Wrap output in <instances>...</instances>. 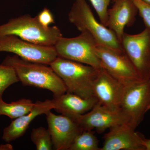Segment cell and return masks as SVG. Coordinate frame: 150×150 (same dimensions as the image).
Returning a JSON list of instances; mask_svg holds the SVG:
<instances>
[{"label":"cell","mask_w":150,"mask_h":150,"mask_svg":"<svg viewBox=\"0 0 150 150\" xmlns=\"http://www.w3.org/2000/svg\"><path fill=\"white\" fill-rule=\"evenodd\" d=\"M19 81L14 69L11 66L0 65V99L8 87Z\"/></svg>","instance_id":"obj_20"},{"label":"cell","mask_w":150,"mask_h":150,"mask_svg":"<svg viewBox=\"0 0 150 150\" xmlns=\"http://www.w3.org/2000/svg\"><path fill=\"white\" fill-rule=\"evenodd\" d=\"M0 52L13 53L25 61L49 66L58 57L54 47L36 45L12 35L0 37Z\"/></svg>","instance_id":"obj_9"},{"label":"cell","mask_w":150,"mask_h":150,"mask_svg":"<svg viewBox=\"0 0 150 150\" xmlns=\"http://www.w3.org/2000/svg\"><path fill=\"white\" fill-rule=\"evenodd\" d=\"M13 150V147L12 145L7 143L6 144L0 145V150Z\"/></svg>","instance_id":"obj_24"},{"label":"cell","mask_w":150,"mask_h":150,"mask_svg":"<svg viewBox=\"0 0 150 150\" xmlns=\"http://www.w3.org/2000/svg\"><path fill=\"white\" fill-rule=\"evenodd\" d=\"M46 115L53 149L69 150L76 137L83 130L73 119L66 115H56L51 110Z\"/></svg>","instance_id":"obj_11"},{"label":"cell","mask_w":150,"mask_h":150,"mask_svg":"<svg viewBox=\"0 0 150 150\" xmlns=\"http://www.w3.org/2000/svg\"><path fill=\"white\" fill-rule=\"evenodd\" d=\"M83 130L95 129L99 134L107 129L126 123V119L120 111L113 110L98 103L88 112L70 117Z\"/></svg>","instance_id":"obj_10"},{"label":"cell","mask_w":150,"mask_h":150,"mask_svg":"<svg viewBox=\"0 0 150 150\" xmlns=\"http://www.w3.org/2000/svg\"><path fill=\"white\" fill-rule=\"evenodd\" d=\"M148 81H149V85H150V76L149 79V80H148Z\"/></svg>","instance_id":"obj_27"},{"label":"cell","mask_w":150,"mask_h":150,"mask_svg":"<svg viewBox=\"0 0 150 150\" xmlns=\"http://www.w3.org/2000/svg\"><path fill=\"white\" fill-rule=\"evenodd\" d=\"M144 135L126 123L109 129L100 150H146Z\"/></svg>","instance_id":"obj_13"},{"label":"cell","mask_w":150,"mask_h":150,"mask_svg":"<svg viewBox=\"0 0 150 150\" xmlns=\"http://www.w3.org/2000/svg\"><path fill=\"white\" fill-rule=\"evenodd\" d=\"M75 1V0H74ZM111 0H89L96 11L100 23L106 26L108 6Z\"/></svg>","instance_id":"obj_21"},{"label":"cell","mask_w":150,"mask_h":150,"mask_svg":"<svg viewBox=\"0 0 150 150\" xmlns=\"http://www.w3.org/2000/svg\"><path fill=\"white\" fill-rule=\"evenodd\" d=\"M54 108L52 100H37L32 110L28 113L16 118L3 131L2 139L7 143L17 139L24 135L30 124L38 115L46 114Z\"/></svg>","instance_id":"obj_15"},{"label":"cell","mask_w":150,"mask_h":150,"mask_svg":"<svg viewBox=\"0 0 150 150\" xmlns=\"http://www.w3.org/2000/svg\"><path fill=\"white\" fill-rule=\"evenodd\" d=\"M34 103L31 100L22 98L8 103L0 99V116L6 115L15 119L28 113L33 108Z\"/></svg>","instance_id":"obj_17"},{"label":"cell","mask_w":150,"mask_h":150,"mask_svg":"<svg viewBox=\"0 0 150 150\" xmlns=\"http://www.w3.org/2000/svg\"><path fill=\"white\" fill-rule=\"evenodd\" d=\"M2 64L12 67L23 86L48 90L54 98L67 92L64 82L49 65L25 61L16 55L6 57Z\"/></svg>","instance_id":"obj_1"},{"label":"cell","mask_w":150,"mask_h":150,"mask_svg":"<svg viewBox=\"0 0 150 150\" xmlns=\"http://www.w3.org/2000/svg\"><path fill=\"white\" fill-rule=\"evenodd\" d=\"M98 143L92 130H83L76 137L69 150H100Z\"/></svg>","instance_id":"obj_18"},{"label":"cell","mask_w":150,"mask_h":150,"mask_svg":"<svg viewBox=\"0 0 150 150\" xmlns=\"http://www.w3.org/2000/svg\"><path fill=\"white\" fill-rule=\"evenodd\" d=\"M30 139L37 150H51L53 149L51 134L48 129L44 127L33 128Z\"/></svg>","instance_id":"obj_19"},{"label":"cell","mask_w":150,"mask_h":150,"mask_svg":"<svg viewBox=\"0 0 150 150\" xmlns=\"http://www.w3.org/2000/svg\"><path fill=\"white\" fill-rule=\"evenodd\" d=\"M138 9V12L144 22L146 27L150 30V4L142 0H133Z\"/></svg>","instance_id":"obj_22"},{"label":"cell","mask_w":150,"mask_h":150,"mask_svg":"<svg viewBox=\"0 0 150 150\" xmlns=\"http://www.w3.org/2000/svg\"><path fill=\"white\" fill-rule=\"evenodd\" d=\"M37 16L38 21L44 27H49L50 25L54 23V16L47 8L43 9Z\"/></svg>","instance_id":"obj_23"},{"label":"cell","mask_w":150,"mask_h":150,"mask_svg":"<svg viewBox=\"0 0 150 150\" xmlns=\"http://www.w3.org/2000/svg\"><path fill=\"white\" fill-rule=\"evenodd\" d=\"M113 1V6L108 10L106 27L115 33L121 43L124 28L134 24L138 9L133 0Z\"/></svg>","instance_id":"obj_14"},{"label":"cell","mask_w":150,"mask_h":150,"mask_svg":"<svg viewBox=\"0 0 150 150\" xmlns=\"http://www.w3.org/2000/svg\"><path fill=\"white\" fill-rule=\"evenodd\" d=\"M142 1H144V2L147 3V4H150V0H142Z\"/></svg>","instance_id":"obj_26"},{"label":"cell","mask_w":150,"mask_h":150,"mask_svg":"<svg viewBox=\"0 0 150 150\" xmlns=\"http://www.w3.org/2000/svg\"><path fill=\"white\" fill-rule=\"evenodd\" d=\"M49 66L64 82L67 92L83 98L94 97L93 86L100 69L59 57Z\"/></svg>","instance_id":"obj_3"},{"label":"cell","mask_w":150,"mask_h":150,"mask_svg":"<svg viewBox=\"0 0 150 150\" xmlns=\"http://www.w3.org/2000/svg\"><path fill=\"white\" fill-rule=\"evenodd\" d=\"M150 110V86L148 81H138L125 86L120 111L126 124L135 130Z\"/></svg>","instance_id":"obj_5"},{"label":"cell","mask_w":150,"mask_h":150,"mask_svg":"<svg viewBox=\"0 0 150 150\" xmlns=\"http://www.w3.org/2000/svg\"><path fill=\"white\" fill-rule=\"evenodd\" d=\"M76 37L62 36L54 47L58 57L89 65L97 69L102 68L96 54L98 44L90 34L81 32Z\"/></svg>","instance_id":"obj_6"},{"label":"cell","mask_w":150,"mask_h":150,"mask_svg":"<svg viewBox=\"0 0 150 150\" xmlns=\"http://www.w3.org/2000/svg\"><path fill=\"white\" fill-rule=\"evenodd\" d=\"M144 144L146 150H150V139H146L144 137Z\"/></svg>","instance_id":"obj_25"},{"label":"cell","mask_w":150,"mask_h":150,"mask_svg":"<svg viewBox=\"0 0 150 150\" xmlns=\"http://www.w3.org/2000/svg\"><path fill=\"white\" fill-rule=\"evenodd\" d=\"M52 100L54 110L69 117L84 114L91 110L98 103L95 97L83 98L68 92L54 98Z\"/></svg>","instance_id":"obj_16"},{"label":"cell","mask_w":150,"mask_h":150,"mask_svg":"<svg viewBox=\"0 0 150 150\" xmlns=\"http://www.w3.org/2000/svg\"><path fill=\"white\" fill-rule=\"evenodd\" d=\"M124 53L142 81L150 76V30L146 27L142 32L131 35L124 33L121 40Z\"/></svg>","instance_id":"obj_7"},{"label":"cell","mask_w":150,"mask_h":150,"mask_svg":"<svg viewBox=\"0 0 150 150\" xmlns=\"http://www.w3.org/2000/svg\"><path fill=\"white\" fill-rule=\"evenodd\" d=\"M14 35L36 45L54 47L62 34L56 26L46 27L40 24L37 16L29 15L11 18L0 25V37Z\"/></svg>","instance_id":"obj_2"},{"label":"cell","mask_w":150,"mask_h":150,"mask_svg":"<svg viewBox=\"0 0 150 150\" xmlns=\"http://www.w3.org/2000/svg\"><path fill=\"white\" fill-rule=\"evenodd\" d=\"M68 18L81 32L90 34L98 45L124 51L115 33L96 20L86 0H75L68 14Z\"/></svg>","instance_id":"obj_4"},{"label":"cell","mask_w":150,"mask_h":150,"mask_svg":"<svg viewBox=\"0 0 150 150\" xmlns=\"http://www.w3.org/2000/svg\"><path fill=\"white\" fill-rule=\"evenodd\" d=\"M125 86L101 68L93 81V96L101 105L112 110L120 111Z\"/></svg>","instance_id":"obj_12"},{"label":"cell","mask_w":150,"mask_h":150,"mask_svg":"<svg viewBox=\"0 0 150 150\" xmlns=\"http://www.w3.org/2000/svg\"><path fill=\"white\" fill-rule=\"evenodd\" d=\"M96 51L102 68L123 85L142 80L124 51L100 45L97 46Z\"/></svg>","instance_id":"obj_8"}]
</instances>
